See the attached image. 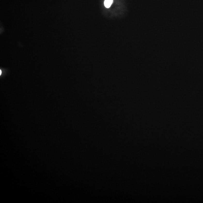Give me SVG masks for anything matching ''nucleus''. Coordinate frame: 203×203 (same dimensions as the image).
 I'll return each mask as SVG.
<instances>
[{
  "mask_svg": "<svg viewBox=\"0 0 203 203\" xmlns=\"http://www.w3.org/2000/svg\"><path fill=\"white\" fill-rule=\"evenodd\" d=\"M113 2V0H105L104 5L106 8H109L111 7Z\"/></svg>",
  "mask_w": 203,
  "mask_h": 203,
  "instance_id": "obj_1",
  "label": "nucleus"
}]
</instances>
